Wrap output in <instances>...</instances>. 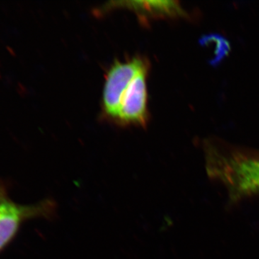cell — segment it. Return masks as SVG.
Returning <instances> with one entry per match:
<instances>
[{"mask_svg": "<svg viewBox=\"0 0 259 259\" xmlns=\"http://www.w3.org/2000/svg\"><path fill=\"white\" fill-rule=\"evenodd\" d=\"M207 175L222 185L231 202L259 194V152L207 141L204 144Z\"/></svg>", "mask_w": 259, "mask_h": 259, "instance_id": "6da1fadb", "label": "cell"}, {"mask_svg": "<svg viewBox=\"0 0 259 259\" xmlns=\"http://www.w3.org/2000/svg\"><path fill=\"white\" fill-rule=\"evenodd\" d=\"M58 204L52 198H46L35 204H20L9 196L0 204V252L8 246L18 234L24 223L34 219H56Z\"/></svg>", "mask_w": 259, "mask_h": 259, "instance_id": "7a4b0ae2", "label": "cell"}, {"mask_svg": "<svg viewBox=\"0 0 259 259\" xmlns=\"http://www.w3.org/2000/svg\"><path fill=\"white\" fill-rule=\"evenodd\" d=\"M148 69L147 61L134 57L112 65L104 84L102 104L105 115L116 120L121 100L134 78L143 70Z\"/></svg>", "mask_w": 259, "mask_h": 259, "instance_id": "3957f363", "label": "cell"}, {"mask_svg": "<svg viewBox=\"0 0 259 259\" xmlns=\"http://www.w3.org/2000/svg\"><path fill=\"white\" fill-rule=\"evenodd\" d=\"M148 69L143 70L129 85L121 100L116 121L124 125L144 126L148 121Z\"/></svg>", "mask_w": 259, "mask_h": 259, "instance_id": "277c9868", "label": "cell"}, {"mask_svg": "<svg viewBox=\"0 0 259 259\" xmlns=\"http://www.w3.org/2000/svg\"><path fill=\"white\" fill-rule=\"evenodd\" d=\"M107 10L122 8L131 10L140 17L175 16L184 14L183 10L177 2L172 1H124L112 2L105 5Z\"/></svg>", "mask_w": 259, "mask_h": 259, "instance_id": "5b68a950", "label": "cell"}, {"mask_svg": "<svg viewBox=\"0 0 259 259\" xmlns=\"http://www.w3.org/2000/svg\"><path fill=\"white\" fill-rule=\"evenodd\" d=\"M9 196L8 194V189L4 182L0 181V204L3 202L5 199Z\"/></svg>", "mask_w": 259, "mask_h": 259, "instance_id": "8992f818", "label": "cell"}]
</instances>
